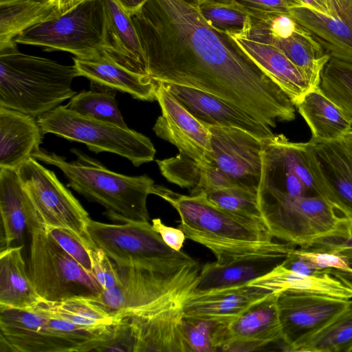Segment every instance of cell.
<instances>
[{
    "label": "cell",
    "instance_id": "cell-1",
    "mask_svg": "<svg viewBox=\"0 0 352 352\" xmlns=\"http://www.w3.org/2000/svg\"><path fill=\"white\" fill-rule=\"evenodd\" d=\"M131 19L155 82L204 91L271 128L295 119L289 96L233 38L208 25L198 6L147 0Z\"/></svg>",
    "mask_w": 352,
    "mask_h": 352
},
{
    "label": "cell",
    "instance_id": "cell-2",
    "mask_svg": "<svg viewBox=\"0 0 352 352\" xmlns=\"http://www.w3.org/2000/svg\"><path fill=\"white\" fill-rule=\"evenodd\" d=\"M151 194L176 210L180 217L179 228L186 238L210 250L219 265L263 254L287 255L296 248L275 241L264 223L230 213L211 203L204 193L182 195L154 184Z\"/></svg>",
    "mask_w": 352,
    "mask_h": 352
},
{
    "label": "cell",
    "instance_id": "cell-3",
    "mask_svg": "<svg viewBox=\"0 0 352 352\" xmlns=\"http://www.w3.org/2000/svg\"><path fill=\"white\" fill-rule=\"evenodd\" d=\"M71 152L76 158L70 162L43 148L32 157L59 168L67 179L68 186L102 206L109 219L121 223L149 222L146 201L155 184L150 177L118 173L77 148Z\"/></svg>",
    "mask_w": 352,
    "mask_h": 352
},
{
    "label": "cell",
    "instance_id": "cell-4",
    "mask_svg": "<svg viewBox=\"0 0 352 352\" xmlns=\"http://www.w3.org/2000/svg\"><path fill=\"white\" fill-rule=\"evenodd\" d=\"M75 65L25 54L17 47L0 51V106L38 118L77 93Z\"/></svg>",
    "mask_w": 352,
    "mask_h": 352
},
{
    "label": "cell",
    "instance_id": "cell-5",
    "mask_svg": "<svg viewBox=\"0 0 352 352\" xmlns=\"http://www.w3.org/2000/svg\"><path fill=\"white\" fill-rule=\"evenodd\" d=\"M258 206L274 238L302 248L346 237L351 219L318 195L294 196L258 186Z\"/></svg>",
    "mask_w": 352,
    "mask_h": 352
},
{
    "label": "cell",
    "instance_id": "cell-6",
    "mask_svg": "<svg viewBox=\"0 0 352 352\" xmlns=\"http://www.w3.org/2000/svg\"><path fill=\"white\" fill-rule=\"evenodd\" d=\"M87 230L94 243L118 267H141L199 276V263L162 240L149 222L110 224L90 220Z\"/></svg>",
    "mask_w": 352,
    "mask_h": 352
},
{
    "label": "cell",
    "instance_id": "cell-7",
    "mask_svg": "<svg viewBox=\"0 0 352 352\" xmlns=\"http://www.w3.org/2000/svg\"><path fill=\"white\" fill-rule=\"evenodd\" d=\"M36 119L43 135L52 133L83 143L96 153L118 155L135 166L153 161L156 153L151 140L142 133L81 116L66 106L60 105Z\"/></svg>",
    "mask_w": 352,
    "mask_h": 352
},
{
    "label": "cell",
    "instance_id": "cell-8",
    "mask_svg": "<svg viewBox=\"0 0 352 352\" xmlns=\"http://www.w3.org/2000/svg\"><path fill=\"white\" fill-rule=\"evenodd\" d=\"M29 275L41 300L93 299L103 289L95 277L64 251L43 228L31 233Z\"/></svg>",
    "mask_w": 352,
    "mask_h": 352
},
{
    "label": "cell",
    "instance_id": "cell-9",
    "mask_svg": "<svg viewBox=\"0 0 352 352\" xmlns=\"http://www.w3.org/2000/svg\"><path fill=\"white\" fill-rule=\"evenodd\" d=\"M104 23L102 1L85 0L64 14L24 31L14 42L91 59L103 51Z\"/></svg>",
    "mask_w": 352,
    "mask_h": 352
},
{
    "label": "cell",
    "instance_id": "cell-10",
    "mask_svg": "<svg viewBox=\"0 0 352 352\" xmlns=\"http://www.w3.org/2000/svg\"><path fill=\"white\" fill-rule=\"evenodd\" d=\"M17 171L42 228L67 229L88 248L96 245L87 230L91 220L89 213L52 170L30 157Z\"/></svg>",
    "mask_w": 352,
    "mask_h": 352
},
{
    "label": "cell",
    "instance_id": "cell-11",
    "mask_svg": "<svg viewBox=\"0 0 352 352\" xmlns=\"http://www.w3.org/2000/svg\"><path fill=\"white\" fill-rule=\"evenodd\" d=\"M277 302L282 341L289 351H296L352 305L351 299L291 291L279 292Z\"/></svg>",
    "mask_w": 352,
    "mask_h": 352
},
{
    "label": "cell",
    "instance_id": "cell-12",
    "mask_svg": "<svg viewBox=\"0 0 352 352\" xmlns=\"http://www.w3.org/2000/svg\"><path fill=\"white\" fill-rule=\"evenodd\" d=\"M211 148L206 164L219 168L237 187L257 192L262 140L237 128L209 126Z\"/></svg>",
    "mask_w": 352,
    "mask_h": 352
},
{
    "label": "cell",
    "instance_id": "cell-13",
    "mask_svg": "<svg viewBox=\"0 0 352 352\" xmlns=\"http://www.w3.org/2000/svg\"><path fill=\"white\" fill-rule=\"evenodd\" d=\"M309 165L319 195L352 220V153L342 140L307 142Z\"/></svg>",
    "mask_w": 352,
    "mask_h": 352
},
{
    "label": "cell",
    "instance_id": "cell-14",
    "mask_svg": "<svg viewBox=\"0 0 352 352\" xmlns=\"http://www.w3.org/2000/svg\"><path fill=\"white\" fill-rule=\"evenodd\" d=\"M156 98L162 111L153 128L156 135L175 145L179 153L206 164L212 151L209 129L159 82Z\"/></svg>",
    "mask_w": 352,
    "mask_h": 352
},
{
    "label": "cell",
    "instance_id": "cell-15",
    "mask_svg": "<svg viewBox=\"0 0 352 352\" xmlns=\"http://www.w3.org/2000/svg\"><path fill=\"white\" fill-rule=\"evenodd\" d=\"M1 351L74 352L47 317L28 309H0Z\"/></svg>",
    "mask_w": 352,
    "mask_h": 352
},
{
    "label": "cell",
    "instance_id": "cell-16",
    "mask_svg": "<svg viewBox=\"0 0 352 352\" xmlns=\"http://www.w3.org/2000/svg\"><path fill=\"white\" fill-rule=\"evenodd\" d=\"M159 82L206 127L237 128L260 140L270 138L274 134L271 127L214 95L190 87Z\"/></svg>",
    "mask_w": 352,
    "mask_h": 352
},
{
    "label": "cell",
    "instance_id": "cell-17",
    "mask_svg": "<svg viewBox=\"0 0 352 352\" xmlns=\"http://www.w3.org/2000/svg\"><path fill=\"white\" fill-rule=\"evenodd\" d=\"M279 292L271 293L228 324L223 351H252L282 340Z\"/></svg>",
    "mask_w": 352,
    "mask_h": 352
},
{
    "label": "cell",
    "instance_id": "cell-18",
    "mask_svg": "<svg viewBox=\"0 0 352 352\" xmlns=\"http://www.w3.org/2000/svg\"><path fill=\"white\" fill-rule=\"evenodd\" d=\"M126 316L133 338V352H192L184 333L182 308Z\"/></svg>",
    "mask_w": 352,
    "mask_h": 352
},
{
    "label": "cell",
    "instance_id": "cell-19",
    "mask_svg": "<svg viewBox=\"0 0 352 352\" xmlns=\"http://www.w3.org/2000/svg\"><path fill=\"white\" fill-rule=\"evenodd\" d=\"M288 12L331 57L352 63V0H332L328 15L303 8H290Z\"/></svg>",
    "mask_w": 352,
    "mask_h": 352
},
{
    "label": "cell",
    "instance_id": "cell-20",
    "mask_svg": "<svg viewBox=\"0 0 352 352\" xmlns=\"http://www.w3.org/2000/svg\"><path fill=\"white\" fill-rule=\"evenodd\" d=\"M0 212L1 250L21 243L26 231L41 228L16 169L0 168Z\"/></svg>",
    "mask_w": 352,
    "mask_h": 352
},
{
    "label": "cell",
    "instance_id": "cell-21",
    "mask_svg": "<svg viewBox=\"0 0 352 352\" xmlns=\"http://www.w3.org/2000/svg\"><path fill=\"white\" fill-rule=\"evenodd\" d=\"M270 294L247 284L194 294L182 308L184 316L229 324Z\"/></svg>",
    "mask_w": 352,
    "mask_h": 352
},
{
    "label": "cell",
    "instance_id": "cell-22",
    "mask_svg": "<svg viewBox=\"0 0 352 352\" xmlns=\"http://www.w3.org/2000/svg\"><path fill=\"white\" fill-rule=\"evenodd\" d=\"M104 11L103 51L123 67L148 74L145 55L131 19L115 0H102Z\"/></svg>",
    "mask_w": 352,
    "mask_h": 352
},
{
    "label": "cell",
    "instance_id": "cell-23",
    "mask_svg": "<svg viewBox=\"0 0 352 352\" xmlns=\"http://www.w3.org/2000/svg\"><path fill=\"white\" fill-rule=\"evenodd\" d=\"M73 60L80 76L87 78L91 82L129 94L142 101L157 100V82L148 75L123 67L104 51L91 59L74 57Z\"/></svg>",
    "mask_w": 352,
    "mask_h": 352
},
{
    "label": "cell",
    "instance_id": "cell-24",
    "mask_svg": "<svg viewBox=\"0 0 352 352\" xmlns=\"http://www.w3.org/2000/svg\"><path fill=\"white\" fill-rule=\"evenodd\" d=\"M36 118L0 106V168L17 170L40 148L43 134Z\"/></svg>",
    "mask_w": 352,
    "mask_h": 352
},
{
    "label": "cell",
    "instance_id": "cell-25",
    "mask_svg": "<svg viewBox=\"0 0 352 352\" xmlns=\"http://www.w3.org/2000/svg\"><path fill=\"white\" fill-rule=\"evenodd\" d=\"M287 255L254 256L226 265L215 262L206 263L201 267L195 294L247 285L267 274L280 264Z\"/></svg>",
    "mask_w": 352,
    "mask_h": 352
},
{
    "label": "cell",
    "instance_id": "cell-26",
    "mask_svg": "<svg viewBox=\"0 0 352 352\" xmlns=\"http://www.w3.org/2000/svg\"><path fill=\"white\" fill-rule=\"evenodd\" d=\"M309 126L314 142L340 140L352 133V118L319 87L304 95L295 105Z\"/></svg>",
    "mask_w": 352,
    "mask_h": 352
},
{
    "label": "cell",
    "instance_id": "cell-27",
    "mask_svg": "<svg viewBox=\"0 0 352 352\" xmlns=\"http://www.w3.org/2000/svg\"><path fill=\"white\" fill-rule=\"evenodd\" d=\"M234 39L283 89L295 105L314 89L305 73L276 47L244 37Z\"/></svg>",
    "mask_w": 352,
    "mask_h": 352
},
{
    "label": "cell",
    "instance_id": "cell-28",
    "mask_svg": "<svg viewBox=\"0 0 352 352\" xmlns=\"http://www.w3.org/2000/svg\"><path fill=\"white\" fill-rule=\"evenodd\" d=\"M248 285L271 293L291 291L352 298V290L329 274L327 270L317 275L308 276L288 270L281 263Z\"/></svg>",
    "mask_w": 352,
    "mask_h": 352
},
{
    "label": "cell",
    "instance_id": "cell-29",
    "mask_svg": "<svg viewBox=\"0 0 352 352\" xmlns=\"http://www.w3.org/2000/svg\"><path fill=\"white\" fill-rule=\"evenodd\" d=\"M23 245L0 252V309H30L41 299L26 270Z\"/></svg>",
    "mask_w": 352,
    "mask_h": 352
},
{
    "label": "cell",
    "instance_id": "cell-30",
    "mask_svg": "<svg viewBox=\"0 0 352 352\" xmlns=\"http://www.w3.org/2000/svg\"><path fill=\"white\" fill-rule=\"evenodd\" d=\"M156 162L161 174L168 181L188 188L190 195L237 188L219 168L199 162L179 152L174 157L157 160Z\"/></svg>",
    "mask_w": 352,
    "mask_h": 352
},
{
    "label": "cell",
    "instance_id": "cell-31",
    "mask_svg": "<svg viewBox=\"0 0 352 352\" xmlns=\"http://www.w3.org/2000/svg\"><path fill=\"white\" fill-rule=\"evenodd\" d=\"M260 43L278 49L305 73L314 89L320 87L322 72L331 57L300 24L283 36L267 38Z\"/></svg>",
    "mask_w": 352,
    "mask_h": 352
},
{
    "label": "cell",
    "instance_id": "cell-32",
    "mask_svg": "<svg viewBox=\"0 0 352 352\" xmlns=\"http://www.w3.org/2000/svg\"><path fill=\"white\" fill-rule=\"evenodd\" d=\"M59 15L54 0H0V51L17 47V36Z\"/></svg>",
    "mask_w": 352,
    "mask_h": 352
},
{
    "label": "cell",
    "instance_id": "cell-33",
    "mask_svg": "<svg viewBox=\"0 0 352 352\" xmlns=\"http://www.w3.org/2000/svg\"><path fill=\"white\" fill-rule=\"evenodd\" d=\"M28 310L34 311L48 318L90 327L111 324L118 318L110 316L91 300L82 298L56 302L41 300Z\"/></svg>",
    "mask_w": 352,
    "mask_h": 352
},
{
    "label": "cell",
    "instance_id": "cell-34",
    "mask_svg": "<svg viewBox=\"0 0 352 352\" xmlns=\"http://www.w3.org/2000/svg\"><path fill=\"white\" fill-rule=\"evenodd\" d=\"M89 91H82L70 98L67 108L81 116L129 128L116 100V91L91 82Z\"/></svg>",
    "mask_w": 352,
    "mask_h": 352
},
{
    "label": "cell",
    "instance_id": "cell-35",
    "mask_svg": "<svg viewBox=\"0 0 352 352\" xmlns=\"http://www.w3.org/2000/svg\"><path fill=\"white\" fill-rule=\"evenodd\" d=\"M296 351L351 352L352 305L306 340Z\"/></svg>",
    "mask_w": 352,
    "mask_h": 352
},
{
    "label": "cell",
    "instance_id": "cell-36",
    "mask_svg": "<svg viewBox=\"0 0 352 352\" xmlns=\"http://www.w3.org/2000/svg\"><path fill=\"white\" fill-rule=\"evenodd\" d=\"M199 10L208 25L232 38L245 37L249 27L248 9L234 1L221 3L202 0Z\"/></svg>",
    "mask_w": 352,
    "mask_h": 352
},
{
    "label": "cell",
    "instance_id": "cell-37",
    "mask_svg": "<svg viewBox=\"0 0 352 352\" xmlns=\"http://www.w3.org/2000/svg\"><path fill=\"white\" fill-rule=\"evenodd\" d=\"M320 88L352 118V63L331 57L322 72Z\"/></svg>",
    "mask_w": 352,
    "mask_h": 352
},
{
    "label": "cell",
    "instance_id": "cell-38",
    "mask_svg": "<svg viewBox=\"0 0 352 352\" xmlns=\"http://www.w3.org/2000/svg\"><path fill=\"white\" fill-rule=\"evenodd\" d=\"M204 194L211 203L230 213L265 223L258 206L257 192L240 188H228Z\"/></svg>",
    "mask_w": 352,
    "mask_h": 352
},
{
    "label": "cell",
    "instance_id": "cell-39",
    "mask_svg": "<svg viewBox=\"0 0 352 352\" xmlns=\"http://www.w3.org/2000/svg\"><path fill=\"white\" fill-rule=\"evenodd\" d=\"M228 324L184 317L185 336L192 352H215L225 340Z\"/></svg>",
    "mask_w": 352,
    "mask_h": 352
},
{
    "label": "cell",
    "instance_id": "cell-40",
    "mask_svg": "<svg viewBox=\"0 0 352 352\" xmlns=\"http://www.w3.org/2000/svg\"><path fill=\"white\" fill-rule=\"evenodd\" d=\"M44 230L47 235L64 251L76 261L87 272L93 275L88 247L78 236L64 228H47Z\"/></svg>",
    "mask_w": 352,
    "mask_h": 352
},
{
    "label": "cell",
    "instance_id": "cell-41",
    "mask_svg": "<svg viewBox=\"0 0 352 352\" xmlns=\"http://www.w3.org/2000/svg\"><path fill=\"white\" fill-rule=\"evenodd\" d=\"M93 275L103 290L110 289L119 282L118 266L100 248L94 245L88 248Z\"/></svg>",
    "mask_w": 352,
    "mask_h": 352
},
{
    "label": "cell",
    "instance_id": "cell-42",
    "mask_svg": "<svg viewBox=\"0 0 352 352\" xmlns=\"http://www.w3.org/2000/svg\"><path fill=\"white\" fill-rule=\"evenodd\" d=\"M133 338L128 317L118 318L111 324L107 338L95 351H133Z\"/></svg>",
    "mask_w": 352,
    "mask_h": 352
},
{
    "label": "cell",
    "instance_id": "cell-43",
    "mask_svg": "<svg viewBox=\"0 0 352 352\" xmlns=\"http://www.w3.org/2000/svg\"><path fill=\"white\" fill-rule=\"evenodd\" d=\"M296 252L320 270L336 269L351 272L346 257L339 252L314 248H295Z\"/></svg>",
    "mask_w": 352,
    "mask_h": 352
},
{
    "label": "cell",
    "instance_id": "cell-44",
    "mask_svg": "<svg viewBox=\"0 0 352 352\" xmlns=\"http://www.w3.org/2000/svg\"><path fill=\"white\" fill-rule=\"evenodd\" d=\"M152 226L166 245L176 251L181 250L187 238L179 228L168 226L160 218L152 219Z\"/></svg>",
    "mask_w": 352,
    "mask_h": 352
},
{
    "label": "cell",
    "instance_id": "cell-45",
    "mask_svg": "<svg viewBox=\"0 0 352 352\" xmlns=\"http://www.w3.org/2000/svg\"><path fill=\"white\" fill-rule=\"evenodd\" d=\"M295 248L288 254L281 263L283 267L296 273L308 276L317 275L326 270H320L314 267L310 263L298 254Z\"/></svg>",
    "mask_w": 352,
    "mask_h": 352
},
{
    "label": "cell",
    "instance_id": "cell-46",
    "mask_svg": "<svg viewBox=\"0 0 352 352\" xmlns=\"http://www.w3.org/2000/svg\"><path fill=\"white\" fill-rule=\"evenodd\" d=\"M250 10L288 12L286 0H234Z\"/></svg>",
    "mask_w": 352,
    "mask_h": 352
},
{
    "label": "cell",
    "instance_id": "cell-47",
    "mask_svg": "<svg viewBox=\"0 0 352 352\" xmlns=\"http://www.w3.org/2000/svg\"><path fill=\"white\" fill-rule=\"evenodd\" d=\"M288 10L290 8H303L316 12L328 15L332 6V0H286Z\"/></svg>",
    "mask_w": 352,
    "mask_h": 352
},
{
    "label": "cell",
    "instance_id": "cell-48",
    "mask_svg": "<svg viewBox=\"0 0 352 352\" xmlns=\"http://www.w3.org/2000/svg\"><path fill=\"white\" fill-rule=\"evenodd\" d=\"M311 248L336 252L352 249V220H351L349 234L346 237L339 239L328 240Z\"/></svg>",
    "mask_w": 352,
    "mask_h": 352
},
{
    "label": "cell",
    "instance_id": "cell-49",
    "mask_svg": "<svg viewBox=\"0 0 352 352\" xmlns=\"http://www.w3.org/2000/svg\"><path fill=\"white\" fill-rule=\"evenodd\" d=\"M339 253L343 254L347 259L351 272L336 269H327V271L352 290V249L345 250Z\"/></svg>",
    "mask_w": 352,
    "mask_h": 352
},
{
    "label": "cell",
    "instance_id": "cell-50",
    "mask_svg": "<svg viewBox=\"0 0 352 352\" xmlns=\"http://www.w3.org/2000/svg\"><path fill=\"white\" fill-rule=\"evenodd\" d=\"M118 5L129 15L138 11L147 0H115Z\"/></svg>",
    "mask_w": 352,
    "mask_h": 352
},
{
    "label": "cell",
    "instance_id": "cell-51",
    "mask_svg": "<svg viewBox=\"0 0 352 352\" xmlns=\"http://www.w3.org/2000/svg\"><path fill=\"white\" fill-rule=\"evenodd\" d=\"M85 0H54L60 15L67 12Z\"/></svg>",
    "mask_w": 352,
    "mask_h": 352
},
{
    "label": "cell",
    "instance_id": "cell-52",
    "mask_svg": "<svg viewBox=\"0 0 352 352\" xmlns=\"http://www.w3.org/2000/svg\"><path fill=\"white\" fill-rule=\"evenodd\" d=\"M342 140L352 153V133L346 135L343 139H342Z\"/></svg>",
    "mask_w": 352,
    "mask_h": 352
},
{
    "label": "cell",
    "instance_id": "cell-53",
    "mask_svg": "<svg viewBox=\"0 0 352 352\" xmlns=\"http://www.w3.org/2000/svg\"><path fill=\"white\" fill-rule=\"evenodd\" d=\"M204 1H213V2L226 3V4L232 3L234 1V0H204Z\"/></svg>",
    "mask_w": 352,
    "mask_h": 352
},
{
    "label": "cell",
    "instance_id": "cell-54",
    "mask_svg": "<svg viewBox=\"0 0 352 352\" xmlns=\"http://www.w3.org/2000/svg\"><path fill=\"white\" fill-rule=\"evenodd\" d=\"M192 6H198L201 0H183Z\"/></svg>",
    "mask_w": 352,
    "mask_h": 352
},
{
    "label": "cell",
    "instance_id": "cell-55",
    "mask_svg": "<svg viewBox=\"0 0 352 352\" xmlns=\"http://www.w3.org/2000/svg\"><path fill=\"white\" fill-rule=\"evenodd\" d=\"M45 1H49V0H45Z\"/></svg>",
    "mask_w": 352,
    "mask_h": 352
}]
</instances>
